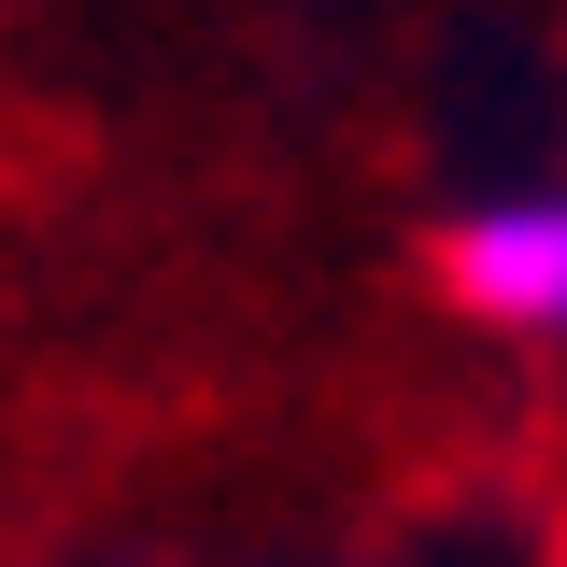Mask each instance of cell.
<instances>
[{"label":"cell","mask_w":567,"mask_h":567,"mask_svg":"<svg viewBox=\"0 0 567 567\" xmlns=\"http://www.w3.org/2000/svg\"><path fill=\"white\" fill-rule=\"evenodd\" d=\"M440 298L496 341H567V185H511L440 227Z\"/></svg>","instance_id":"cell-1"}]
</instances>
